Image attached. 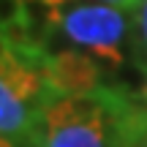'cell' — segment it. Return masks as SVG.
Listing matches in <instances>:
<instances>
[{
  "label": "cell",
  "mask_w": 147,
  "mask_h": 147,
  "mask_svg": "<svg viewBox=\"0 0 147 147\" xmlns=\"http://www.w3.org/2000/svg\"><path fill=\"white\" fill-rule=\"evenodd\" d=\"M63 30L79 47H120L128 33V19L115 5H76L63 14Z\"/></svg>",
  "instance_id": "2"
},
{
  "label": "cell",
  "mask_w": 147,
  "mask_h": 147,
  "mask_svg": "<svg viewBox=\"0 0 147 147\" xmlns=\"http://www.w3.org/2000/svg\"><path fill=\"white\" fill-rule=\"evenodd\" d=\"M5 55H8V44H5V38L0 36V60H3Z\"/></svg>",
  "instance_id": "13"
},
{
  "label": "cell",
  "mask_w": 147,
  "mask_h": 147,
  "mask_svg": "<svg viewBox=\"0 0 147 147\" xmlns=\"http://www.w3.org/2000/svg\"><path fill=\"white\" fill-rule=\"evenodd\" d=\"M25 16V0H0V25Z\"/></svg>",
  "instance_id": "10"
},
{
  "label": "cell",
  "mask_w": 147,
  "mask_h": 147,
  "mask_svg": "<svg viewBox=\"0 0 147 147\" xmlns=\"http://www.w3.org/2000/svg\"><path fill=\"white\" fill-rule=\"evenodd\" d=\"M106 5H115V8H125V11H131V8H139L142 5V0H104Z\"/></svg>",
  "instance_id": "11"
},
{
  "label": "cell",
  "mask_w": 147,
  "mask_h": 147,
  "mask_svg": "<svg viewBox=\"0 0 147 147\" xmlns=\"http://www.w3.org/2000/svg\"><path fill=\"white\" fill-rule=\"evenodd\" d=\"M47 79L60 95H76V93H93V90L104 87V76H101L98 65L93 57L79 49H68V52L57 55L49 60Z\"/></svg>",
  "instance_id": "3"
},
{
  "label": "cell",
  "mask_w": 147,
  "mask_h": 147,
  "mask_svg": "<svg viewBox=\"0 0 147 147\" xmlns=\"http://www.w3.org/2000/svg\"><path fill=\"white\" fill-rule=\"evenodd\" d=\"M0 147H22L19 142H11L8 134H0Z\"/></svg>",
  "instance_id": "12"
},
{
  "label": "cell",
  "mask_w": 147,
  "mask_h": 147,
  "mask_svg": "<svg viewBox=\"0 0 147 147\" xmlns=\"http://www.w3.org/2000/svg\"><path fill=\"white\" fill-rule=\"evenodd\" d=\"M144 98H147V95H144Z\"/></svg>",
  "instance_id": "14"
},
{
  "label": "cell",
  "mask_w": 147,
  "mask_h": 147,
  "mask_svg": "<svg viewBox=\"0 0 147 147\" xmlns=\"http://www.w3.org/2000/svg\"><path fill=\"white\" fill-rule=\"evenodd\" d=\"M134 27H136V38H134V52L136 60L147 63V0H142V5L134 14Z\"/></svg>",
  "instance_id": "9"
},
{
  "label": "cell",
  "mask_w": 147,
  "mask_h": 147,
  "mask_svg": "<svg viewBox=\"0 0 147 147\" xmlns=\"http://www.w3.org/2000/svg\"><path fill=\"white\" fill-rule=\"evenodd\" d=\"M117 147H147V98H134L123 120Z\"/></svg>",
  "instance_id": "6"
},
{
  "label": "cell",
  "mask_w": 147,
  "mask_h": 147,
  "mask_svg": "<svg viewBox=\"0 0 147 147\" xmlns=\"http://www.w3.org/2000/svg\"><path fill=\"white\" fill-rule=\"evenodd\" d=\"M0 36L5 38V44H8V47H36V44H33V38H30V25H27L25 16H19V19L3 25Z\"/></svg>",
  "instance_id": "8"
},
{
  "label": "cell",
  "mask_w": 147,
  "mask_h": 147,
  "mask_svg": "<svg viewBox=\"0 0 147 147\" xmlns=\"http://www.w3.org/2000/svg\"><path fill=\"white\" fill-rule=\"evenodd\" d=\"M104 87H115L128 98H144L147 95V63L142 60H123L115 74L104 76Z\"/></svg>",
  "instance_id": "5"
},
{
  "label": "cell",
  "mask_w": 147,
  "mask_h": 147,
  "mask_svg": "<svg viewBox=\"0 0 147 147\" xmlns=\"http://www.w3.org/2000/svg\"><path fill=\"white\" fill-rule=\"evenodd\" d=\"M36 123V112L11 90V84L0 76V134L14 136L22 147H30V134Z\"/></svg>",
  "instance_id": "4"
},
{
  "label": "cell",
  "mask_w": 147,
  "mask_h": 147,
  "mask_svg": "<svg viewBox=\"0 0 147 147\" xmlns=\"http://www.w3.org/2000/svg\"><path fill=\"white\" fill-rule=\"evenodd\" d=\"M25 19L30 25H63V5L55 0H25Z\"/></svg>",
  "instance_id": "7"
},
{
  "label": "cell",
  "mask_w": 147,
  "mask_h": 147,
  "mask_svg": "<svg viewBox=\"0 0 147 147\" xmlns=\"http://www.w3.org/2000/svg\"><path fill=\"white\" fill-rule=\"evenodd\" d=\"M131 104H134V98H125L117 106L98 112L87 120L44 131L38 136H33V147H117L123 120H125Z\"/></svg>",
  "instance_id": "1"
}]
</instances>
